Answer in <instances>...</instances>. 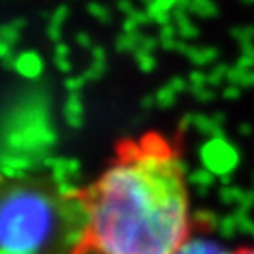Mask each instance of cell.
Returning <instances> with one entry per match:
<instances>
[{"instance_id":"cell-4","label":"cell","mask_w":254,"mask_h":254,"mask_svg":"<svg viewBox=\"0 0 254 254\" xmlns=\"http://www.w3.org/2000/svg\"><path fill=\"white\" fill-rule=\"evenodd\" d=\"M230 254H254V247H241V249H237Z\"/></svg>"},{"instance_id":"cell-1","label":"cell","mask_w":254,"mask_h":254,"mask_svg":"<svg viewBox=\"0 0 254 254\" xmlns=\"http://www.w3.org/2000/svg\"><path fill=\"white\" fill-rule=\"evenodd\" d=\"M83 200L94 254H175L190 239L185 170L160 134L121 143Z\"/></svg>"},{"instance_id":"cell-3","label":"cell","mask_w":254,"mask_h":254,"mask_svg":"<svg viewBox=\"0 0 254 254\" xmlns=\"http://www.w3.org/2000/svg\"><path fill=\"white\" fill-rule=\"evenodd\" d=\"M175 254H228L222 247L211 239H189Z\"/></svg>"},{"instance_id":"cell-2","label":"cell","mask_w":254,"mask_h":254,"mask_svg":"<svg viewBox=\"0 0 254 254\" xmlns=\"http://www.w3.org/2000/svg\"><path fill=\"white\" fill-rule=\"evenodd\" d=\"M89 222L83 192L49 179L0 183V254H85Z\"/></svg>"}]
</instances>
